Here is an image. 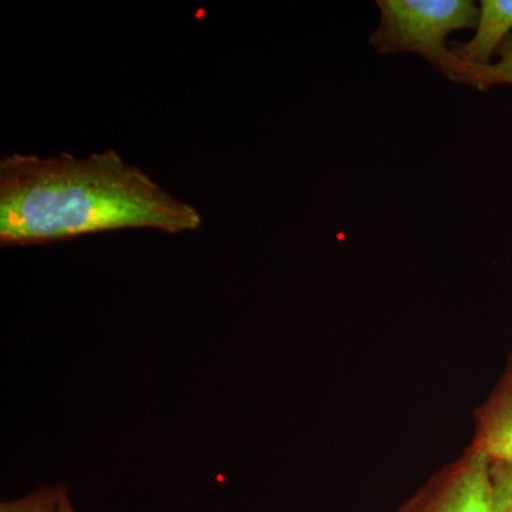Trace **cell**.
<instances>
[{
	"instance_id": "8",
	"label": "cell",
	"mask_w": 512,
	"mask_h": 512,
	"mask_svg": "<svg viewBox=\"0 0 512 512\" xmlns=\"http://www.w3.org/2000/svg\"><path fill=\"white\" fill-rule=\"evenodd\" d=\"M490 474L493 512H512L511 464L495 463V461H491Z\"/></svg>"
},
{
	"instance_id": "7",
	"label": "cell",
	"mask_w": 512,
	"mask_h": 512,
	"mask_svg": "<svg viewBox=\"0 0 512 512\" xmlns=\"http://www.w3.org/2000/svg\"><path fill=\"white\" fill-rule=\"evenodd\" d=\"M62 487H45L20 500L0 505V512H57Z\"/></svg>"
},
{
	"instance_id": "2",
	"label": "cell",
	"mask_w": 512,
	"mask_h": 512,
	"mask_svg": "<svg viewBox=\"0 0 512 512\" xmlns=\"http://www.w3.org/2000/svg\"><path fill=\"white\" fill-rule=\"evenodd\" d=\"M377 5L382 19L372 45L380 53H417L444 74L456 57L448 52L447 36L477 28L480 16V6L471 0H379Z\"/></svg>"
},
{
	"instance_id": "6",
	"label": "cell",
	"mask_w": 512,
	"mask_h": 512,
	"mask_svg": "<svg viewBox=\"0 0 512 512\" xmlns=\"http://www.w3.org/2000/svg\"><path fill=\"white\" fill-rule=\"evenodd\" d=\"M497 56V62L488 64V66H468V64L461 63L456 56L447 76L480 90H488L494 86H501V84L512 86V33L497 50Z\"/></svg>"
},
{
	"instance_id": "5",
	"label": "cell",
	"mask_w": 512,
	"mask_h": 512,
	"mask_svg": "<svg viewBox=\"0 0 512 512\" xmlns=\"http://www.w3.org/2000/svg\"><path fill=\"white\" fill-rule=\"evenodd\" d=\"M476 29L473 39L454 46L453 53L468 66H488L512 33V0H483Z\"/></svg>"
},
{
	"instance_id": "9",
	"label": "cell",
	"mask_w": 512,
	"mask_h": 512,
	"mask_svg": "<svg viewBox=\"0 0 512 512\" xmlns=\"http://www.w3.org/2000/svg\"><path fill=\"white\" fill-rule=\"evenodd\" d=\"M57 512H74L72 503H70L69 494H67L66 488H60L59 494V508Z\"/></svg>"
},
{
	"instance_id": "1",
	"label": "cell",
	"mask_w": 512,
	"mask_h": 512,
	"mask_svg": "<svg viewBox=\"0 0 512 512\" xmlns=\"http://www.w3.org/2000/svg\"><path fill=\"white\" fill-rule=\"evenodd\" d=\"M201 225L198 208L171 195L114 150L87 157L9 154L0 160L3 247L116 229L180 234Z\"/></svg>"
},
{
	"instance_id": "4",
	"label": "cell",
	"mask_w": 512,
	"mask_h": 512,
	"mask_svg": "<svg viewBox=\"0 0 512 512\" xmlns=\"http://www.w3.org/2000/svg\"><path fill=\"white\" fill-rule=\"evenodd\" d=\"M473 447L495 463L512 466V357L493 393L478 410Z\"/></svg>"
},
{
	"instance_id": "3",
	"label": "cell",
	"mask_w": 512,
	"mask_h": 512,
	"mask_svg": "<svg viewBox=\"0 0 512 512\" xmlns=\"http://www.w3.org/2000/svg\"><path fill=\"white\" fill-rule=\"evenodd\" d=\"M491 461L471 446L399 512H493Z\"/></svg>"
}]
</instances>
